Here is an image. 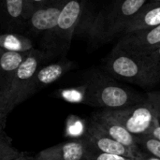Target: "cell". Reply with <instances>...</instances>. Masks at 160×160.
<instances>
[{
  "instance_id": "1",
  "label": "cell",
  "mask_w": 160,
  "mask_h": 160,
  "mask_svg": "<svg viewBox=\"0 0 160 160\" xmlns=\"http://www.w3.org/2000/svg\"><path fill=\"white\" fill-rule=\"evenodd\" d=\"M59 97L65 101L82 103L105 110H118L142 102L146 97L121 85L105 71L90 69L82 82L71 88L60 89Z\"/></svg>"
},
{
  "instance_id": "2",
  "label": "cell",
  "mask_w": 160,
  "mask_h": 160,
  "mask_svg": "<svg viewBox=\"0 0 160 160\" xmlns=\"http://www.w3.org/2000/svg\"><path fill=\"white\" fill-rule=\"evenodd\" d=\"M147 1L113 0L98 14H88L86 11L78 31L83 32L94 45L109 42L125 33L129 22Z\"/></svg>"
},
{
  "instance_id": "3",
  "label": "cell",
  "mask_w": 160,
  "mask_h": 160,
  "mask_svg": "<svg viewBox=\"0 0 160 160\" xmlns=\"http://www.w3.org/2000/svg\"><path fill=\"white\" fill-rule=\"evenodd\" d=\"M104 71L115 80L142 87L160 83V74L148 55L122 49L117 44L103 60Z\"/></svg>"
},
{
  "instance_id": "4",
  "label": "cell",
  "mask_w": 160,
  "mask_h": 160,
  "mask_svg": "<svg viewBox=\"0 0 160 160\" xmlns=\"http://www.w3.org/2000/svg\"><path fill=\"white\" fill-rule=\"evenodd\" d=\"M50 60L42 50L33 49L12 75L7 86L0 91V112L8 115L18 105L33 96L32 84L38 69Z\"/></svg>"
},
{
  "instance_id": "5",
  "label": "cell",
  "mask_w": 160,
  "mask_h": 160,
  "mask_svg": "<svg viewBox=\"0 0 160 160\" xmlns=\"http://www.w3.org/2000/svg\"><path fill=\"white\" fill-rule=\"evenodd\" d=\"M87 10L86 0H67L60 11L56 28L44 40L42 51L49 59L65 56Z\"/></svg>"
},
{
  "instance_id": "6",
  "label": "cell",
  "mask_w": 160,
  "mask_h": 160,
  "mask_svg": "<svg viewBox=\"0 0 160 160\" xmlns=\"http://www.w3.org/2000/svg\"><path fill=\"white\" fill-rule=\"evenodd\" d=\"M105 111L134 137L148 135L159 124V118L152 105L146 99L123 109Z\"/></svg>"
},
{
  "instance_id": "7",
  "label": "cell",
  "mask_w": 160,
  "mask_h": 160,
  "mask_svg": "<svg viewBox=\"0 0 160 160\" xmlns=\"http://www.w3.org/2000/svg\"><path fill=\"white\" fill-rule=\"evenodd\" d=\"M116 44L128 52L150 55L160 48V24L124 34Z\"/></svg>"
},
{
  "instance_id": "8",
  "label": "cell",
  "mask_w": 160,
  "mask_h": 160,
  "mask_svg": "<svg viewBox=\"0 0 160 160\" xmlns=\"http://www.w3.org/2000/svg\"><path fill=\"white\" fill-rule=\"evenodd\" d=\"M82 138L84 140L87 149L99 153L118 155L135 160L140 157V155H137L127 146L99 131L91 122H89L85 133Z\"/></svg>"
},
{
  "instance_id": "9",
  "label": "cell",
  "mask_w": 160,
  "mask_h": 160,
  "mask_svg": "<svg viewBox=\"0 0 160 160\" xmlns=\"http://www.w3.org/2000/svg\"><path fill=\"white\" fill-rule=\"evenodd\" d=\"M65 2L49 4L33 11L25 22L28 31L35 35H43V40L47 38L56 28L58 17Z\"/></svg>"
},
{
  "instance_id": "10",
  "label": "cell",
  "mask_w": 160,
  "mask_h": 160,
  "mask_svg": "<svg viewBox=\"0 0 160 160\" xmlns=\"http://www.w3.org/2000/svg\"><path fill=\"white\" fill-rule=\"evenodd\" d=\"M90 122L105 135L127 146L137 155H141L142 151L137 145L136 138L130 134L120 123L110 116L105 110L94 114Z\"/></svg>"
},
{
  "instance_id": "11",
  "label": "cell",
  "mask_w": 160,
  "mask_h": 160,
  "mask_svg": "<svg viewBox=\"0 0 160 160\" xmlns=\"http://www.w3.org/2000/svg\"><path fill=\"white\" fill-rule=\"evenodd\" d=\"M87 147L82 138L70 140L38 152L34 160H84Z\"/></svg>"
},
{
  "instance_id": "12",
  "label": "cell",
  "mask_w": 160,
  "mask_h": 160,
  "mask_svg": "<svg viewBox=\"0 0 160 160\" xmlns=\"http://www.w3.org/2000/svg\"><path fill=\"white\" fill-rule=\"evenodd\" d=\"M74 68L75 63L67 58H62L59 61L48 65H42L38 69L33 80V95H35L41 89L52 84Z\"/></svg>"
},
{
  "instance_id": "13",
  "label": "cell",
  "mask_w": 160,
  "mask_h": 160,
  "mask_svg": "<svg viewBox=\"0 0 160 160\" xmlns=\"http://www.w3.org/2000/svg\"><path fill=\"white\" fill-rule=\"evenodd\" d=\"M24 8L25 0H0V19L8 30L25 25Z\"/></svg>"
},
{
  "instance_id": "14",
  "label": "cell",
  "mask_w": 160,
  "mask_h": 160,
  "mask_svg": "<svg viewBox=\"0 0 160 160\" xmlns=\"http://www.w3.org/2000/svg\"><path fill=\"white\" fill-rule=\"evenodd\" d=\"M160 24V1L146 3L132 19L124 34ZM123 34V35H124Z\"/></svg>"
},
{
  "instance_id": "15",
  "label": "cell",
  "mask_w": 160,
  "mask_h": 160,
  "mask_svg": "<svg viewBox=\"0 0 160 160\" xmlns=\"http://www.w3.org/2000/svg\"><path fill=\"white\" fill-rule=\"evenodd\" d=\"M28 53L29 52H17L0 49V91L7 86L12 75Z\"/></svg>"
},
{
  "instance_id": "16",
  "label": "cell",
  "mask_w": 160,
  "mask_h": 160,
  "mask_svg": "<svg viewBox=\"0 0 160 160\" xmlns=\"http://www.w3.org/2000/svg\"><path fill=\"white\" fill-rule=\"evenodd\" d=\"M0 49L9 52H28L34 49L33 41L28 37L15 32L0 34Z\"/></svg>"
},
{
  "instance_id": "17",
  "label": "cell",
  "mask_w": 160,
  "mask_h": 160,
  "mask_svg": "<svg viewBox=\"0 0 160 160\" xmlns=\"http://www.w3.org/2000/svg\"><path fill=\"white\" fill-rule=\"evenodd\" d=\"M7 117V114L0 112V160H15L22 153L13 146L12 140L5 131Z\"/></svg>"
},
{
  "instance_id": "18",
  "label": "cell",
  "mask_w": 160,
  "mask_h": 160,
  "mask_svg": "<svg viewBox=\"0 0 160 160\" xmlns=\"http://www.w3.org/2000/svg\"><path fill=\"white\" fill-rule=\"evenodd\" d=\"M135 138L141 151L160 159V141L149 135H142Z\"/></svg>"
},
{
  "instance_id": "19",
  "label": "cell",
  "mask_w": 160,
  "mask_h": 160,
  "mask_svg": "<svg viewBox=\"0 0 160 160\" xmlns=\"http://www.w3.org/2000/svg\"><path fill=\"white\" fill-rule=\"evenodd\" d=\"M84 160H135L129 158L112 155V154H106V153H99L91 149H87L85 159Z\"/></svg>"
},
{
  "instance_id": "20",
  "label": "cell",
  "mask_w": 160,
  "mask_h": 160,
  "mask_svg": "<svg viewBox=\"0 0 160 160\" xmlns=\"http://www.w3.org/2000/svg\"><path fill=\"white\" fill-rule=\"evenodd\" d=\"M46 5H49V0H25V8H24L25 22L33 11Z\"/></svg>"
},
{
  "instance_id": "21",
  "label": "cell",
  "mask_w": 160,
  "mask_h": 160,
  "mask_svg": "<svg viewBox=\"0 0 160 160\" xmlns=\"http://www.w3.org/2000/svg\"><path fill=\"white\" fill-rule=\"evenodd\" d=\"M146 100L154 108L158 117L160 119V90L153 91L146 94Z\"/></svg>"
},
{
  "instance_id": "22",
  "label": "cell",
  "mask_w": 160,
  "mask_h": 160,
  "mask_svg": "<svg viewBox=\"0 0 160 160\" xmlns=\"http://www.w3.org/2000/svg\"><path fill=\"white\" fill-rule=\"evenodd\" d=\"M148 56H149V58L153 62L155 68H157V70L158 71V73L160 74V48H158L157 51H155L154 52H152Z\"/></svg>"
},
{
  "instance_id": "23",
  "label": "cell",
  "mask_w": 160,
  "mask_h": 160,
  "mask_svg": "<svg viewBox=\"0 0 160 160\" xmlns=\"http://www.w3.org/2000/svg\"><path fill=\"white\" fill-rule=\"evenodd\" d=\"M148 135L151 136V137H153V138H155V139H157V140H158V141H160V123L158 125H157L150 131V133Z\"/></svg>"
},
{
  "instance_id": "24",
  "label": "cell",
  "mask_w": 160,
  "mask_h": 160,
  "mask_svg": "<svg viewBox=\"0 0 160 160\" xmlns=\"http://www.w3.org/2000/svg\"><path fill=\"white\" fill-rule=\"evenodd\" d=\"M137 160H160V159L159 158H155V157H152V156H150V155H148V154H146V153H144V152H142V153H141L140 157L138 158V159Z\"/></svg>"
},
{
  "instance_id": "25",
  "label": "cell",
  "mask_w": 160,
  "mask_h": 160,
  "mask_svg": "<svg viewBox=\"0 0 160 160\" xmlns=\"http://www.w3.org/2000/svg\"><path fill=\"white\" fill-rule=\"evenodd\" d=\"M67 0H49V4H53V3H60V2H65Z\"/></svg>"
},
{
  "instance_id": "26",
  "label": "cell",
  "mask_w": 160,
  "mask_h": 160,
  "mask_svg": "<svg viewBox=\"0 0 160 160\" xmlns=\"http://www.w3.org/2000/svg\"><path fill=\"white\" fill-rule=\"evenodd\" d=\"M22 158H23V160H34V158H33V157H28V156H26L25 154L23 155Z\"/></svg>"
},
{
  "instance_id": "27",
  "label": "cell",
  "mask_w": 160,
  "mask_h": 160,
  "mask_svg": "<svg viewBox=\"0 0 160 160\" xmlns=\"http://www.w3.org/2000/svg\"><path fill=\"white\" fill-rule=\"evenodd\" d=\"M23 155H24V153H22V155H21V156H20V157H19L18 158H16L15 160H23V158H22Z\"/></svg>"
},
{
  "instance_id": "28",
  "label": "cell",
  "mask_w": 160,
  "mask_h": 160,
  "mask_svg": "<svg viewBox=\"0 0 160 160\" xmlns=\"http://www.w3.org/2000/svg\"><path fill=\"white\" fill-rule=\"evenodd\" d=\"M151 1H160V0H151Z\"/></svg>"
}]
</instances>
